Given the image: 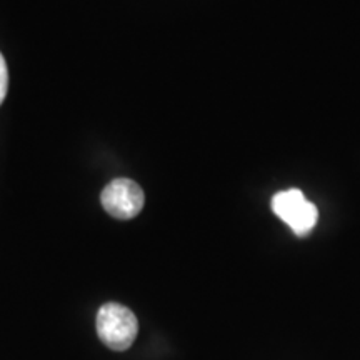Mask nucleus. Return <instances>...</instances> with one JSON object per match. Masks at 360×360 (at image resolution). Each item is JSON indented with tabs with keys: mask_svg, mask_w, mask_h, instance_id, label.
<instances>
[{
	"mask_svg": "<svg viewBox=\"0 0 360 360\" xmlns=\"http://www.w3.org/2000/svg\"><path fill=\"white\" fill-rule=\"evenodd\" d=\"M7 90H8V70H7L6 58H4L2 53H0V105H2L4 98L7 96Z\"/></svg>",
	"mask_w": 360,
	"mask_h": 360,
	"instance_id": "obj_4",
	"label": "nucleus"
},
{
	"mask_svg": "<svg viewBox=\"0 0 360 360\" xmlns=\"http://www.w3.org/2000/svg\"><path fill=\"white\" fill-rule=\"evenodd\" d=\"M139 323L134 312L125 305L110 302L97 312V334L112 350H127L134 344Z\"/></svg>",
	"mask_w": 360,
	"mask_h": 360,
	"instance_id": "obj_1",
	"label": "nucleus"
},
{
	"mask_svg": "<svg viewBox=\"0 0 360 360\" xmlns=\"http://www.w3.org/2000/svg\"><path fill=\"white\" fill-rule=\"evenodd\" d=\"M272 210L299 237L309 236L319 220L317 207L305 199L299 188L276 193L272 199Z\"/></svg>",
	"mask_w": 360,
	"mask_h": 360,
	"instance_id": "obj_2",
	"label": "nucleus"
},
{
	"mask_svg": "<svg viewBox=\"0 0 360 360\" xmlns=\"http://www.w3.org/2000/svg\"><path fill=\"white\" fill-rule=\"evenodd\" d=\"M102 207L107 214L119 220L137 217L146 204V195L137 182L130 179H115L102 191Z\"/></svg>",
	"mask_w": 360,
	"mask_h": 360,
	"instance_id": "obj_3",
	"label": "nucleus"
}]
</instances>
